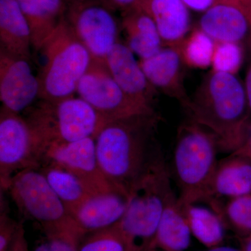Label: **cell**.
Here are the masks:
<instances>
[{
	"mask_svg": "<svg viewBox=\"0 0 251 251\" xmlns=\"http://www.w3.org/2000/svg\"><path fill=\"white\" fill-rule=\"evenodd\" d=\"M157 113L136 115L105 124L95 137L102 173L114 188L130 191L161 149L155 135Z\"/></svg>",
	"mask_w": 251,
	"mask_h": 251,
	"instance_id": "6da1fadb",
	"label": "cell"
},
{
	"mask_svg": "<svg viewBox=\"0 0 251 251\" xmlns=\"http://www.w3.org/2000/svg\"><path fill=\"white\" fill-rule=\"evenodd\" d=\"M185 109L190 120L215 135L221 151L242 146L251 117L245 87L234 74L213 70Z\"/></svg>",
	"mask_w": 251,
	"mask_h": 251,
	"instance_id": "7a4b0ae2",
	"label": "cell"
},
{
	"mask_svg": "<svg viewBox=\"0 0 251 251\" xmlns=\"http://www.w3.org/2000/svg\"><path fill=\"white\" fill-rule=\"evenodd\" d=\"M174 193L162 150L130 191L128 207L117 224L133 251L151 246L167 202Z\"/></svg>",
	"mask_w": 251,
	"mask_h": 251,
	"instance_id": "3957f363",
	"label": "cell"
},
{
	"mask_svg": "<svg viewBox=\"0 0 251 251\" xmlns=\"http://www.w3.org/2000/svg\"><path fill=\"white\" fill-rule=\"evenodd\" d=\"M220 150L215 135L192 120L178 128L173 155V171L185 206L205 201Z\"/></svg>",
	"mask_w": 251,
	"mask_h": 251,
	"instance_id": "277c9868",
	"label": "cell"
},
{
	"mask_svg": "<svg viewBox=\"0 0 251 251\" xmlns=\"http://www.w3.org/2000/svg\"><path fill=\"white\" fill-rule=\"evenodd\" d=\"M40 50L44 63L37 77L39 98L54 102L74 97L92 57L74 34L65 16Z\"/></svg>",
	"mask_w": 251,
	"mask_h": 251,
	"instance_id": "5b68a950",
	"label": "cell"
},
{
	"mask_svg": "<svg viewBox=\"0 0 251 251\" xmlns=\"http://www.w3.org/2000/svg\"><path fill=\"white\" fill-rule=\"evenodd\" d=\"M26 120L39 141L42 153L50 144L95 138L105 125L90 104L80 97H74L58 101L42 100Z\"/></svg>",
	"mask_w": 251,
	"mask_h": 251,
	"instance_id": "8992f818",
	"label": "cell"
},
{
	"mask_svg": "<svg viewBox=\"0 0 251 251\" xmlns=\"http://www.w3.org/2000/svg\"><path fill=\"white\" fill-rule=\"evenodd\" d=\"M6 191L20 212L37 223L44 233L75 224L38 168H29L17 173L10 181Z\"/></svg>",
	"mask_w": 251,
	"mask_h": 251,
	"instance_id": "52a82bcc",
	"label": "cell"
},
{
	"mask_svg": "<svg viewBox=\"0 0 251 251\" xmlns=\"http://www.w3.org/2000/svg\"><path fill=\"white\" fill-rule=\"evenodd\" d=\"M76 92L97 111L104 124L156 113L155 110L140 105L125 94L112 76L105 60L92 59L77 85Z\"/></svg>",
	"mask_w": 251,
	"mask_h": 251,
	"instance_id": "ba28073f",
	"label": "cell"
},
{
	"mask_svg": "<svg viewBox=\"0 0 251 251\" xmlns=\"http://www.w3.org/2000/svg\"><path fill=\"white\" fill-rule=\"evenodd\" d=\"M39 141L26 119L1 106L0 110V186L6 191L10 181L24 170L41 166Z\"/></svg>",
	"mask_w": 251,
	"mask_h": 251,
	"instance_id": "9c48e42d",
	"label": "cell"
},
{
	"mask_svg": "<svg viewBox=\"0 0 251 251\" xmlns=\"http://www.w3.org/2000/svg\"><path fill=\"white\" fill-rule=\"evenodd\" d=\"M65 18L92 59L105 60L118 43L119 25L112 10L100 0H69Z\"/></svg>",
	"mask_w": 251,
	"mask_h": 251,
	"instance_id": "30bf717a",
	"label": "cell"
},
{
	"mask_svg": "<svg viewBox=\"0 0 251 251\" xmlns=\"http://www.w3.org/2000/svg\"><path fill=\"white\" fill-rule=\"evenodd\" d=\"M46 163H52L76 175L94 193L117 189L108 182L100 170L94 137L73 143L48 145L43 150L41 166Z\"/></svg>",
	"mask_w": 251,
	"mask_h": 251,
	"instance_id": "8fae6325",
	"label": "cell"
},
{
	"mask_svg": "<svg viewBox=\"0 0 251 251\" xmlns=\"http://www.w3.org/2000/svg\"><path fill=\"white\" fill-rule=\"evenodd\" d=\"M39 82L29 61L0 51V99L2 107L19 114L39 98Z\"/></svg>",
	"mask_w": 251,
	"mask_h": 251,
	"instance_id": "7c38bea8",
	"label": "cell"
},
{
	"mask_svg": "<svg viewBox=\"0 0 251 251\" xmlns=\"http://www.w3.org/2000/svg\"><path fill=\"white\" fill-rule=\"evenodd\" d=\"M130 195L120 190L94 193L72 214L74 223L85 235L116 226L125 216Z\"/></svg>",
	"mask_w": 251,
	"mask_h": 251,
	"instance_id": "4fadbf2b",
	"label": "cell"
},
{
	"mask_svg": "<svg viewBox=\"0 0 251 251\" xmlns=\"http://www.w3.org/2000/svg\"><path fill=\"white\" fill-rule=\"evenodd\" d=\"M128 46L118 42L107 55L105 62L122 90L137 103L154 110L156 90L149 82L140 62Z\"/></svg>",
	"mask_w": 251,
	"mask_h": 251,
	"instance_id": "5bb4252c",
	"label": "cell"
},
{
	"mask_svg": "<svg viewBox=\"0 0 251 251\" xmlns=\"http://www.w3.org/2000/svg\"><path fill=\"white\" fill-rule=\"evenodd\" d=\"M183 62L181 49L166 47L150 58L141 59L140 64L156 90L176 99L186 108L191 98L186 93L183 80Z\"/></svg>",
	"mask_w": 251,
	"mask_h": 251,
	"instance_id": "9a60e30c",
	"label": "cell"
},
{
	"mask_svg": "<svg viewBox=\"0 0 251 251\" xmlns=\"http://www.w3.org/2000/svg\"><path fill=\"white\" fill-rule=\"evenodd\" d=\"M200 29L216 43L240 44L251 37V23L240 5L220 2L204 12Z\"/></svg>",
	"mask_w": 251,
	"mask_h": 251,
	"instance_id": "2e32d148",
	"label": "cell"
},
{
	"mask_svg": "<svg viewBox=\"0 0 251 251\" xmlns=\"http://www.w3.org/2000/svg\"><path fill=\"white\" fill-rule=\"evenodd\" d=\"M142 7L150 15L163 45L181 49L191 27L188 8L181 0H144Z\"/></svg>",
	"mask_w": 251,
	"mask_h": 251,
	"instance_id": "e0dca14e",
	"label": "cell"
},
{
	"mask_svg": "<svg viewBox=\"0 0 251 251\" xmlns=\"http://www.w3.org/2000/svg\"><path fill=\"white\" fill-rule=\"evenodd\" d=\"M249 193H251V161L246 157L230 153L218 162L205 202Z\"/></svg>",
	"mask_w": 251,
	"mask_h": 251,
	"instance_id": "ac0fdd59",
	"label": "cell"
},
{
	"mask_svg": "<svg viewBox=\"0 0 251 251\" xmlns=\"http://www.w3.org/2000/svg\"><path fill=\"white\" fill-rule=\"evenodd\" d=\"M30 27L16 0H0V51L29 61Z\"/></svg>",
	"mask_w": 251,
	"mask_h": 251,
	"instance_id": "d6986e66",
	"label": "cell"
},
{
	"mask_svg": "<svg viewBox=\"0 0 251 251\" xmlns=\"http://www.w3.org/2000/svg\"><path fill=\"white\" fill-rule=\"evenodd\" d=\"M191 234L186 206L174 192L168 199L154 239L149 249L185 251L191 244Z\"/></svg>",
	"mask_w": 251,
	"mask_h": 251,
	"instance_id": "ffe728a7",
	"label": "cell"
},
{
	"mask_svg": "<svg viewBox=\"0 0 251 251\" xmlns=\"http://www.w3.org/2000/svg\"><path fill=\"white\" fill-rule=\"evenodd\" d=\"M25 16L32 47L40 50L67 12L69 0H16Z\"/></svg>",
	"mask_w": 251,
	"mask_h": 251,
	"instance_id": "44dd1931",
	"label": "cell"
},
{
	"mask_svg": "<svg viewBox=\"0 0 251 251\" xmlns=\"http://www.w3.org/2000/svg\"><path fill=\"white\" fill-rule=\"evenodd\" d=\"M122 25L126 34V45L141 59L150 58L163 49L156 24L142 6L123 12Z\"/></svg>",
	"mask_w": 251,
	"mask_h": 251,
	"instance_id": "7402d4cb",
	"label": "cell"
},
{
	"mask_svg": "<svg viewBox=\"0 0 251 251\" xmlns=\"http://www.w3.org/2000/svg\"><path fill=\"white\" fill-rule=\"evenodd\" d=\"M39 169L72 216L84 201L95 193L76 175L61 167L46 163Z\"/></svg>",
	"mask_w": 251,
	"mask_h": 251,
	"instance_id": "603a6c76",
	"label": "cell"
},
{
	"mask_svg": "<svg viewBox=\"0 0 251 251\" xmlns=\"http://www.w3.org/2000/svg\"><path fill=\"white\" fill-rule=\"evenodd\" d=\"M191 233L207 249L222 245L226 225L221 216L211 208L196 205L186 206Z\"/></svg>",
	"mask_w": 251,
	"mask_h": 251,
	"instance_id": "cb8c5ba5",
	"label": "cell"
},
{
	"mask_svg": "<svg viewBox=\"0 0 251 251\" xmlns=\"http://www.w3.org/2000/svg\"><path fill=\"white\" fill-rule=\"evenodd\" d=\"M211 209L217 213L226 225L239 238L251 234V193L229 198L226 203L220 199L207 201Z\"/></svg>",
	"mask_w": 251,
	"mask_h": 251,
	"instance_id": "d4e9b609",
	"label": "cell"
},
{
	"mask_svg": "<svg viewBox=\"0 0 251 251\" xmlns=\"http://www.w3.org/2000/svg\"><path fill=\"white\" fill-rule=\"evenodd\" d=\"M215 47V41L201 29H195L181 47L183 60L191 67L205 69L212 64Z\"/></svg>",
	"mask_w": 251,
	"mask_h": 251,
	"instance_id": "484cf974",
	"label": "cell"
},
{
	"mask_svg": "<svg viewBox=\"0 0 251 251\" xmlns=\"http://www.w3.org/2000/svg\"><path fill=\"white\" fill-rule=\"evenodd\" d=\"M79 251H133L117 225L86 234Z\"/></svg>",
	"mask_w": 251,
	"mask_h": 251,
	"instance_id": "4316f807",
	"label": "cell"
},
{
	"mask_svg": "<svg viewBox=\"0 0 251 251\" xmlns=\"http://www.w3.org/2000/svg\"><path fill=\"white\" fill-rule=\"evenodd\" d=\"M44 234L33 251H79L85 236L75 224Z\"/></svg>",
	"mask_w": 251,
	"mask_h": 251,
	"instance_id": "83f0119b",
	"label": "cell"
},
{
	"mask_svg": "<svg viewBox=\"0 0 251 251\" xmlns=\"http://www.w3.org/2000/svg\"><path fill=\"white\" fill-rule=\"evenodd\" d=\"M242 50L239 44L216 43L213 57V70L235 74L242 62Z\"/></svg>",
	"mask_w": 251,
	"mask_h": 251,
	"instance_id": "f1b7e54d",
	"label": "cell"
},
{
	"mask_svg": "<svg viewBox=\"0 0 251 251\" xmlns=\"http://www.w3.org/2000/svg\"><path fill=\"white\" fill-rule=\"evenodd\" d=\"M1 214H0V251H9L21 222H16L9 216L5 209L4 202L1 200Z\"/></svg>",
	"mask_w": 251,
	"mask_h": 251,
	"instance_id": "f546056e",
	"label": "cell"
},
{
	"mask_svg": "<svg viewBox=\"0 0 251 251\" xmlns=\"http://www.w3.org/2000/svg\"><path fill=\"white\" fill-rule=\"evenodd\" d=\"M110 9H120L123 12L141 7L144 0H100Z\"/></svg>",
	"mask_w": 251,
	"mask_h": 251,
	"instance_id": "4dcf8cb0",
	"label": "cell"
},
{
	"mask_svg": "<svg viewBox=\"0 0 251 251\" xmlns=\"http://www.w3.org/2000/svg\"><path fill=\"white\" fill-rule=\"evenodd\" d=\"M188 8L196 11L205 12L211 6L220 2V0H181Z\"/></svg>",
	"mask_w": 251,
	"mask_h": 251,
	"instance_id": "1f68e13d",
	"label": "cell"
},
{
	"mask_svg": "<svg viewBox=\"0 0 251 251\" xmlns=\"http://www.w3.org/2000/svg\"><path fill=\"white\" fill-rule=\"evenodd\" d=\"M9 251H29L27 239H26L25 230L22 222Z\"/></svg>",
	"mask_w": 251,
	"mask_h": 251,
	"instance_id": "d6a6232c",
	"label": "cell"
},
{
	"mask_svg": "<svg viewBox=\"0 0 251 251\" xmlns=\"http://www.w3.org/2000/svg\"><path fill=\"white\" fill-rule=\"evenodd\" d=\"M231 153L246 157L251 161V120L249 127H248L247 136H246L242 146L235 151Z\"/></svg>",
	"mask_w": 251,
	"mask_h": 251,
	"instance_id": "836d02e7",
	"label": "cell"
},
{
	"mask_svg": "<svg viewBox=\"0 0 251 251\" xmlns=\"http://www.w3.org/2000/svg\"><path fill=\"white\" fill-rule=\"evenodd\" d=\"M248 43H249L251 52V37L248 41ZM244 87H245L246 94H247L248 104H249V112H250L251 117V62L249 64V68H248Z\"/></svg>",
	"mask_w": 251,
	"mask_h": 251,
	"instance_id": "e575fe53",
	"label": "cell"
},
{
	"mask_svg": "<svg viewBox=\"0 0 251 251\" xmlns=\"http://www.w3.org/2000/svg\"><path fill=\"white\" fill-rule=\"evenodd\" d=\"M241 249L244 251H251V234L247 237L239 238Z\"/></svg>",
	"mask_w": 251,
	"mask_h": 251,
	"instance_id": "d590c367",
	"label": "cell"
},
{
	"mask_svg": "<svg viewBox=\"0 0 251 251\" xmlns=\"http://www.w3.org/2000/svg\"><path fill=\"white\" fill-rule=\"evenodd\" d=\"M206 251H244L242 249H236V248L231 247H226V246H219V247L211 248L208 249Z\"/></svg>",
	"mask_w": 251,
	"mask_h": 251,
	"instance_id": "8d00e7d4",
	"label": "cell"
},
{
	"mask_svg": "<svg viewBox=\"0 0 251 251\" xmlns=\"http://www.w3.org/2000/svg\"><path fill=\"white\" fill-rule=\"evenodd\" d=\"M220 1H221V2L230 3V4L240 5V6H242V5L241 4L240 1H239V0H220Z\"/></svg>",
	"mask_w": 251,
	"mask_h": 251,
	"instance_id": "74e56055",
	"label": "cell"
},
{
	"mask_svg": "<svg viewBox=\"0 0 251 251\" xmlns=\"http://www.w3.org/2000/svg\"><path fill=\"white\" fill-rule=\"evenodd\" d=\"M145 251H166L161 250V249H156V248H151V249H149L148 250H146Z\"/></svg>",
	"mask_w": 251,
	"mask_h": 251,
	"instance_id": "f35d334b",
	"label": "cell"
}]
</instances>
